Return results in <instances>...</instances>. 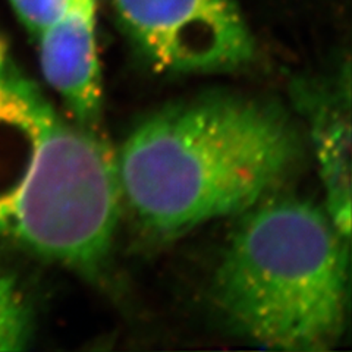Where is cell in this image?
<instances>
[{"label": "cell", "instance_id": "1", "mask_svg": "<svg viewBox=\"0 0 352 352\" xmlns=\"http://www.w3.org/2000/svg\"><path fill=\"white\" fill-rule=\"evenodd\" d=\"M301 154L300 132L282 107L216 94L144 118L115 162L120 198L137 222L170 238L270 197Z\"/></svg>", "mask_w": 352, "mask_h": 352}, {"label": "cell", "instance_id": "2", "mask_svg": "<svg viewBox=\"0 0 352 352\" xmlns=\"http://www.w3.org/2000/svg\"><path fill=\"white\" fill-rule=\"evenodd\" d=\"M120 201L113 154L59 115L0 38V238L94 273L112 248Z\"/></svg>", "mask_w": 352, "mask_h": 352}, {"label": "cell", "instance_id": "3", "mask_svg": "<svg viewBox=\"0 0 352 352\" xmlns=\"http://www.w3.org/2000/svg\"><path fill=\"white\" fill-rule=\"evenodd\" d=\"M214 295L230 326L257 345L326 351L346 322L348 238L322 207L264 198L230 236Z\"/></svg>", "mask_w": 352, "mask_h": 352}, {"label": "cell", "instance_id": "4", "mask_svg": "<svg viewBox=\"0 0 352 352\" xmlns=\"http://www.w3.org/2000/svg\"><path fill=\"white\" fill-rule=\"evenodd\" d=\"M129 36L162 71H235L254 58V38L234 0H113Z\"/></svg>", "mask_w": 352, "mask_h": 352}, {"label": "cell", "instance_id": "5", "mask_svg": "<svg viewBox=\"0 0 352 352\" xmlns=\"http://www.w3.org/2000/svg\"><path fill=\"white\" fill-rule=\"evenodd\" d=\"M36 38L44 80L60 96L74 122L93 129L102 110L96 0H69L62 15Z\"/></svg>", "mask_w": 352, "mask_h": 352}, {"label": "cell", "instance_id": "6", "mask_svg": "<svg viewBox=\"0 0 352 352\" xmlns=\"http://www.w3.org/2000/svg\"><path fill=\"white\" fill-rule=\"evenodd\" d=\"M348 82V81H346ZM300 82L296 104L310 122L311 140L326 191V212L349 239L351 232V125L349 84Z\"/></svg>", "mask_w": 352, "mask_h": 352}, {"label": "cell", "instance_id": "7", "mask_svg": "<svg viewBox=\"0 0 352 352\" xmlns=\"http://www.w3.org/2000/svg\"><path fill=\"white\" fill-rule=\"evenodd\" d=\"M32 318L16 279L0 266V351H22L31 338Z\"/></svg>", "mask_w": 352, "mask_h": 352}, {"label": "cell", "instance_id": "8", "mask_svg": "<svg viewBox=\"0 0 352 352\" xmlns=\"http://www.w3.org/2000/svg\"><path fill=\"white\" fill-rule=\"evenodd\" d=\"M30 34L37 37L56 21L69 0H9Z\"/></svg>", "mask_w": 352, "mask_h": 352}]
</instances>
